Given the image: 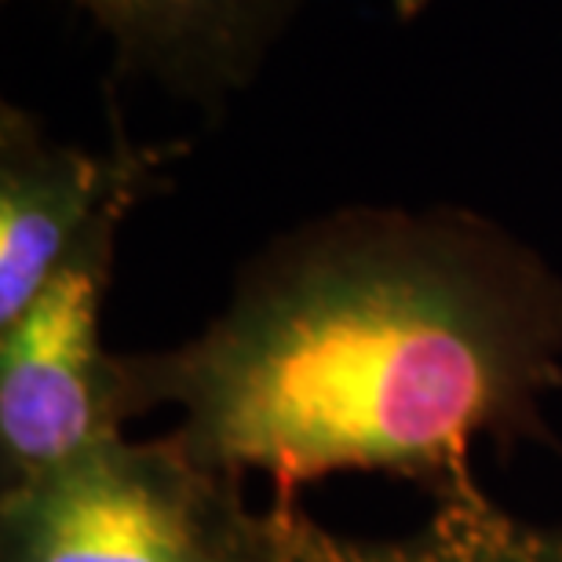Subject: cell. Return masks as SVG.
<instances>
[{"instance_id":"1","label":"cell","mask_w":562,"mask_h":562,"mask_svg":"<svg viewBox=\"0 0 562 562\" xmlns=\"http://www.w3.org/2000/svg\"><path fill=\"white\" fill-rule=\"evenodd\" d=\"M125 369L212 479L256 471L281 497L336 471L449 482L562 380V278L475 212L347 209L256 256L201 336Z\"/></svg>"},{"instance_id":"2","label":"cell","mask_w":562,"mask_h":562,"mask_svg":"<svg viewBox=\"0 0 562 562\" xmlns=\"http://www.w3.org/2000/svg\"><path fill=\"white\" fill-rule=\"evenodd\" d=\"M227 493L176 446L114 435L8 490L11 562H227Z\"/></svg>"},{"instance_id":"3","label":"cell","mask_w":562,"mask_h":562,"mask_svg":"<svg viewBox=\"0 0 562 562\" xmlns=\"http://www.w3.org/2000/svg\"><path fill=\"white\" fill-rule=\"evenodd\" d=\"M117 227H99L0 325V442L15 486L114 438L136 409L125 358H110L99 340Z\"/></svg>"},{"instance_id":"4","label":"cell","mask_w":562,"mask_h":562,"mask_svg":"<svg viewBox=\"0 0 562 562\" xmlns=\"http://www.w3.org/2000/svg\"><path fill=\"white\" fill-rule=\"evenodd\" d=\"M172 150L117 139L85 150L48 136L30 110L0 106V325H8L52 274L106 223H121Z\"/></svg>"},{"instance_id":"5","label":"cell","mask_w":562,"mask_h":562,"mask_svg":"<svg viewBox=\"0 0 562 562\" xmlns=\"http://www.w3.org/2000/svg\"><path fill=\"white\" fill-rule=\"evenodd\" d=\"M103 33L121 74L223 114L307 0H63Z\"/></svg>"},{"instance_id":"6","label":"cell","mask_w":562,"mask_h":562,"mask_svg":"<svg viewBox=\"0 0 562 562\" xmlns=\"http://www.w3.org/2000/svg\"><path fill=\"white\" fill-rule=\"evenodd\" d=\"M227 562H562V530L497 508L468 475L442 482V504L420 530L395 541L333 533L292 497L249 512L227 493Z\"/></svg>"},{"instance_id":"7","label":"cell","mask_w":562,"mask_h":562,"mask_svg":"<svg viewBox=\"0 0 562 562\" xmlns=\"http://www.w3.org/2000/svg\"><path fill=\"white\" fill-rule=\"evenodd\" d=\"M391 4H395V15H398L402 22H409V19L424 15V11L435 4V0H391Z\"/></svg>"}]
</instances>
